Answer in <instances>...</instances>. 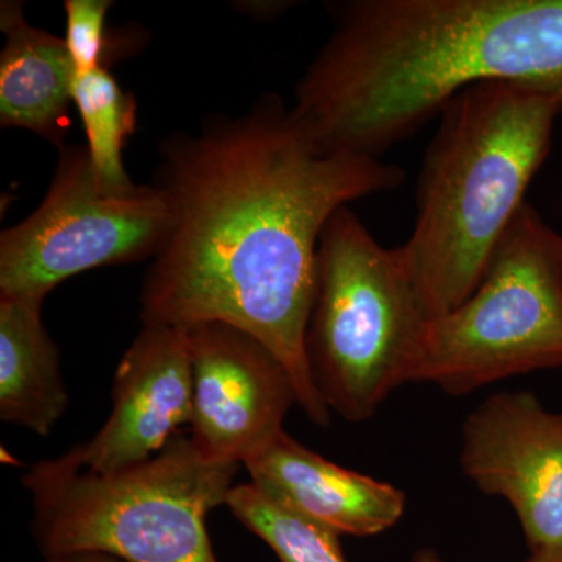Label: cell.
Instances as JSON below:
<instances>
[{
    "label": "cell",
    "mask_w": 562,
    "mask_h": 562,
    "mask_svg": "<svg viewBox=\"0 0 562 562\" xmlns=\"http://www.w3.org/2000/svg\"><path fill=\"white\" fill-rule=\"evenodd\" d=\"M403 180L382 158L322 149L277 94L177 133L151 181L176 221L144 277L143 325L241 328L286 366L302 412L325 427L331 412L305 353L321 236L336 211Z\"/></svg>",
    "instance_id": "6da1fadb"
},
{
    "label": "cell",
    "mask_w": 562,
    "mask_h": 562,
    "mask_svg": "<svg viewBox=\"0 0 562 562\" xmlns=\"http://www.w3.org/2000/svg\"><path fill=\"white\" fill-rule=\"evenodd\" d=\"M295 87L322 149L380 158L473 85L509 81L562 109V0H350Z\"/></svg>",
    "instance_id": "7a4b0ae2"
},
{
    "label": "cell",
    "mask_w": 562,
    "mask_h": 562,
    "mask_svg": "<svg viewBox=\"0 0 562 562\" xmlns=\"http://www.w3.org/2000/svg\"><path fill=\"white\" fill-rule=\"evenodd\" d=\"M560 114L557 99L509 81L465 88L439 113L417 183L416 222L398 247L425 321L475 291L527 203Z\"/></svg>",
    "instance_id": "3957f363"
},
{
    "label": "cell",
    "mask_w": 562,
    "mask_h": 562,
    "mask_svg": "<svg viewBox=\"0 0 562 562\" xmlns=\"http://www.w3.org/2000/svg\"><path fill=\"white\" fill-rule=\"evenodd\" d=\"M239 464L203 458L183 431L149 460L111 473L61 457L22 475L44 558L98 552L125 562H217L206 519L227 503Z\"/></svg>",
    "instance_id": "277c9868"
},
{
    "label": "cell",
    "mask_w": 562,
    "mask_h": 562,
    "mask_svg": "<svg viewBox=\"0 0 562 562\" xmlns=\"http://www.w3.org/2000/svg\"><path fill=\"white\" fill-rule=\"evenodd\" d=\"M401 251L342 206L325 225L305 353L322 401L360 424L408 383L425 325Z\"/></svg>",
    "instance_id": "5b68a950"
},
{
    "label": "cell",
    "mask_w": 562,
    "mask_h": 562,
    "mask_svg": "<svg viewBox=\"0 0 562 562\" xmlns=\"http://www.w3.org/2000/svg\"><path fill=\"white\" fill-rule=\"evenodd\" d=\"M562 368V235L530 203L495 247L475 291L425 322L408 383L469 394Z\"/></svg>",
    "instance_id": "8992f818"
},
{
    "label": "cell",
    "mask_w": 562,
    "mask_h": 562,
    "mask_svg": "<svg viewBox=\"0 0 562 562\" xmlns=\"http://www.w3.org/2000/svg\"><path fill=\"white\" fill-rule=\"evenodd\" d=\"M58 151L38 209L0 235V294L46 299L77 273L155 260L171 236L173 206L160 187H114L98 176L87 146Z\"/></svg>",
    "instance_id": "52a82bcc"
},
{
    "label": "cell",
    "mask_w": 562,
    "mask_h": 562,
    "mask_svg": "<svg viewBox=\"0 0 562 562\" xmlns=\"http://www.w3.org/2000/svg\"><path fill=\"white\" fill-rule=\"evenodd\" d=\"M190 333V439L213 462L243 465L284 430L297 390L290 371L255 336L205 322Z\"/></svg>",
    "instance_id": "ba28073f"
},
{
    "label": "cell",
    "mask_w": 562,
    "mask_h": 562,
    "mask_svg": "<svg viewBox=\"0 0 562 562\" xmlns=\"http://www.w3.org/2000/svg\"><path fill=\"white\" fill-rule=\"evenodd\" d=\"M460 464L512 505L531 552L562 549V413L531 392L492 394L462 425Z\"/></svg>",
    "instance_id": "9c48e42d"
},
{
    "label": "cell",
    "mask_w": 562,
    "mask_h": 562,
    "mask_svg": "<svg viewBox=\"0 0 562 562\" xmlns=\"http://www.w3.org/2000/svg\"><path fill=\"white\" fill-rule=\"evenodd\" d=\"M113 408L90 441L61 454L72 468L111 473L149 460L181 427H190V333L143 325L122 355L113 380Z\"/></svg>",
    "instance_id": "30bf717a"
},
{
    "label": "cell",
    "mask_w": 562,
    "mask_h": 562,
    "mask_svg": "<svg viewBox=\"0 0 562 562\" xmlns=\"http://www.w3.org/2000/svg\"><path fill=\"white\" fill-rule=\"evenodd\" d=\"M243 465L266 494L339 536L382 535L405 514L394 484L328 461L284 430Z\"/></svg>",
    "instance_id": "8fae6325"
},
{
    "label": "cell",
    "mask_w": 562,
    "mask_h": 562,
    "mask_svg": "<svg viewBox=\"0 0 562 562\" xmlns=\"http://www.w3.org/2000/svg\"><path fill=\"white\" fill-rule=\"evenodd\" d=\"M0 31L5 35L0 54V125L24 128L50 144L66 146L72 121L74 80L65 38L33 27L24 3L2 2Z\"/></svg>",
    "instance_id": "7c38bea8"
},
{
    "label": "cell",
    "mask_w": 562,
    "mask_h": 562,
    "mask_svg": "<svg viewBox=\"0 0 562 562\" xmlns=\"http://www.w3.org/2000/svg\"><path fill=\"white\" fill-rule=\"evenodd\" d=\"M44 301L0 294V419L38 436L50 435L69 405Z\"/></svg>",
    "instance_id": "4fadbf2b"
},
{
    "label": "cell",
    "mask_w": 562,
    "mask_h": 562,
    "mask_svg": "<svg viewBox=\"0 0 562 562\" xmlns=\"http://www.w3.org/2000/svg\"><path fill=\"white\" fill-rule=\"evenodd\" d=\"M225 506L271 547L279 562H349L338 532L276 501L257 484L233 486Z\"/></svg>",
    "instance_id": "5bb4252c"
},
{
    "label": "cell",
    "mask_w": 562,
    "mask_h": 562,
    "mask_svg": "<svg viewBox=\"0 0 562 562\" xmlns=\"http://www.w3.org/2000/svg\"><path fill=\"white\" fill-rule=\"evenodd\" d=\"M72 95L87 133L88 155L98 176L114 187L132 183L122 151L136 128L135 95L122 90L109 66L76 76Z\"/></svg>",
    "instance_id": "9a60e30c"
},
{
    "label": "cell",
    "mask_w": 562,
    "mask_h": 562,
    "mask_svg": "<svg viewBox=\"0 0 562 562\" xmlns=\"http://www.w3.org/2000/svg\"><path fill=\"white\" fill-rule=\"evenodd\" d=\"M110 0H66V35L70 61L76 76L109 66L106 16Z\"/></svg>",
    "instance_id": "2e32d148"
},
{
    "label": "cell",
    "mask_w": 562,
    "mask_h": 562,
    "mask_svg": "<svg viewBox=\"0 0 562 562\" xmlns=\"http://www.w3.org/2000/svg\"><path fill=\"white\" fill-rule=\"evenodd\" d=\"M243 10L251 14L254 18H269L279 16L284 10L291 9L294 3L292 2H246L243 3Z\"/></svg>",
    "instance_id": "e0dca14e"
},
{
    "label": "cell",
    "mask_w": 562,
    "mask_h": 562,
    "mask_svg": "<svg viewBox=\"0 0 562 562\" xmlns=\"http://www.w3.org/2000/svg\"><path fill=\"white\" fill-rule=\"evenodd\" d=\"M44 562H125L106 553L83 552L44 558Z\"/></svg>",
    "instance_id": "ac0fdd59"
},
{
    "label": "cell",
    "mask_w": 562,
    "mask_h": 562,
    "mask_svg": "<svg viewBox=\"0 0 562 562\" xmlns=\"http://www.w3.org/2000/svg\"><path fill=\"white\" fill-rule=\"evenodd\" d=\"M525 562H562V549L536 550Z\"/></svg>",
    "instance_id": "d6986e66"
},
{
    "label": "cell",
    "mask_w": 562,
    "mask_h": 562,
    "mask_svg": "<svg viewBox=\"0 0 562 562\" xmlns=\"http://www.w3.org/2000/svg\"><path fill=\"white\" fill-rule=\"evenodd\" d=\"M413 562H443L438 552L432 549H420L419 552L414 554Z\"/></svg>",
    "instance_id": "ffe728a7"
}]
</instances>
